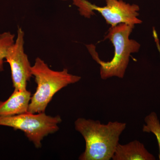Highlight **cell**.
Segmentation results:
<instances>
[{"label":"cell","mask_w":160,"mask_h":160,"mask_svg":"<svg viewBox=\"0 0 160 160\" xmlns=\"http://www.w3.org/2000/svg\"><path fill=\"white\" fill-rule=\"evenodd\" d=\"M74 125L86 142V149L80 156V160L112 159L120 135L126 126V123L109 122L103 124L99 121L83 118L77 119Z\"/></svg>","instance_id":"1"},{"label":"cell","mask_w":160,"mask_h":160,"mask_svg":"<svg viewBox=\"0 0 160 160\" xmlns=\"http://www.w3.org/2000/svg\"><path fill=\"white\" fill-rule=\"evenodd\" d=\"M32 73L37 84L36 91L31 97L28 112H45L54 95L69 85L78 82L81 77L70 74L66 69L54 71L39 58L32 66Z\"/></svg>","instance_id":"2"},{"label":"cell","mask_w":160,"mask_h":160,"mask_svg":"<svg viewBox=\"0 0 160 160\" xmlns=\"http://www.w3.org/2000/svg\"><path fill=\"white\" fill-rule=\"evenodd\" d=\"M134 27V25L121 23L109 29L106 38L110 40L114 47V57L109 62L102 61L94 47H89L92 58L100 65V76L103 80L113 77L124 78L130 54L138 52L140 48L137 42L129 38Z\"/></svg>","instance_id":"3"},{"label":"cell","mask_w":160,"mask_h":160,"mask_svg":"<svg viewBox=\"0 0 160 160\" xmlns=\"http://www.w3.org/2000/svg\"><path fill=\"white\" fill-rule=\"evenodd\" d=\"M62 122L59 116L52 117L45 112L32 113L27 112L7 117H0V126L11 127L25 133L37 148L42 146V141L49 134L58 130Z\"/></svg>","instance_id":"4"},{"label":"cell","mask_w":160,"mask_h":160,"mask_svg":"<svg viewBox=\"0 0 160 160\" xmlns=\"http://www.w3.org/2000/svg\"><path fill=\"white\" fill-rule=\"evenodd\" d=\"M106 6L100 7L87 0H73V4L78 8L82 16L89 18L94 13L93 11L98 12L112 27L121 23L135 25L142 23L138 18L140 9L138 5L122 0H106Z\"/></svg>","instance_id":"5"},{"label":"cell","mask_w":160,"mask_h":160,"mask_svg":"<svg viewBox=\"0 0 160 160\" xmlns=\"http://www.w3.org/2000/svg\"><path fill=\"white\" fill-rule=\"evenodd\" d=\"M17 32L16 40L9 48L5 59L10 66L14 89L23 90L26 89L27 82L32 75L28 56L24 51L25 33L19 27Z\"/></svg>","instance_id":"6"},{"label":"cell","mask_w":160,"mask_h":160,"mask_svg":"<svg viewBox=\"0 0 160 160\" xmlns=\"http://www.w3.org/2000/svg\"><path fill=\"white\" fill-rule=\"evenodd\" d=\"M31 98L30 92L14 89L8 99L0 101V117H7L28 112Z\"/></svg>","instance_id":"7"},{"label":"cell","mask_w":160,"mask_h":160,"mask_svg":"<svg viewBox=\"0 0 160 160\" xmlns=\"http://www.w3.org/2000/svg\"><path fill=\"white\" fill-rule=\"evenodd\" d=\"M112 159L113 160H155L154 156L138 140L128 144H118Z\"/></svg>","instance_id":"8"},{"label":"cell","mask_w":160,"mask_h":160,"mask_svg":"<svg viewBox=\"0 0 160 160\" xmlns=\"http://www.w3.org/2000/svg\"><path fill=\"white\" fill-rule=\"evenodd\" d=\"M146 124L143 125L142 131L147 133H153L157 139L159 149V159L160 160V122L157 114L152 112L145 118Z\"/></svg>","instance_id":"9"},{"label":"cell","mask_w":160,"mask_h":160,"mask_svg":"<svg viewBox=\"0 0 160 160\" xmlns=\"http://www.w3.org/2000/svg\"><path fill=\"white\" fill-rule=\"evenodd\" d=\"M15 35L9 32L0 34V71L4 70V59L9 48L14 44Z\"/></svg>","instance_id":"10"},{"label":"cell","mask_w":160,"mask_h":160,"mask_svg":"<svg viewBox=\"0 0 160 160\" xmlns=\"http://www.w3.org/2000/svg\"><path fill=\"white\" fill-rule=\"evenodd\" d=\"M61 1H67V0H61Z\"/></svg>","instance_id":"11"}]
</instances>
